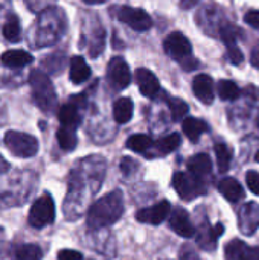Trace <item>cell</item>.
<instances>
[{
  "label": "cell",
  "mask_w": 259,
  "mask_h": 260,
  "mask_svg": "<svg viewBox=\"0 0 259 260\" xmlns=\"http://www.w3.org/2000/svg\"><path fill=\"white\" fill-rule=\"evenodd\" d=\"M124 213V198L119 190L110 192L98 200L87 213L89 229L98 230L114 224Z\"/></svg>",
  "instance_id": "cell-1"
},
{
  "label": "cell",
  "mask_w": 259,
  "mask_h": 260,
  "mask_svg": "<svg viewBox=\"0 0 259 260\" xmlns=\"http://www.w3.org/2000/svg\"><path fill=\"white\" fill-rule=\"evenodd\" d=\"M32 99L35 105L46 114H52L56 110V93L49 76L41 70H32L29 76Z\"/></svg>",
  "instance_id": "cell-2"
},
{
  "label": "cell",
  "mask_w": 259,
  "mask_h": 260,
  "mask_svg": "<svg viewBox=\"0 0 259 260\" xmlns=\"http://www.w3.org/2000/svg\"><path fill=\"white\" fill-rule=\"evenodd\" d=\"M5 145L20 158H31L38 152V140L34 136L20 131H8L5 134Z\"/></svg>",
  "instance_id": "cell-3"
},
{
  "label": "cell",
  "mask_w": 259,
  "mask_h": 260,
  "mask_svg": "<svg viewBox=\"0 0 259 260\" xmlns=\"http://www.w3.org/2000/svg\"><path fill=\"white\" fill-rule=\"evenodd\" d=\"M55 221V203L50 193L41 195L31 207L27 222L34 229H43Z\"/></svg>",
  "instance_id": "cell-4"
},
{
  "label": "cell",
  "mask_w": 259,
  "mask_h": 260,
  "mask_svg": "<svg viewBox=\"0 0 259 260\" xmlns=\"http://www.w3.org/2000/svg\"><path fill=\"white\" fill-rule=\"evenodd\" d=\"M118 18L136 32H147L153 26L151 17L140 8L122 6L118 11Z\"/></svg>",
  "instance_id": "cell-5"
},
{
  "label": "cell",
  "mask_w": 259,
  "mask_h": 260,
  "mask_svg": "<svg viewBox=\"0 0 259 260\" xmlns=\"http://www.w3.org/2000/svg\"><path fill=\"white\" fill-rule=\"evenodd\" d=\"M107 76L111 82V85L118 90H124L131 82V72L128 64L122 56L111 58L107 67Z\"/></svg>",
  "instance_id": "cell-6"
},
{
  "label": "cell",
  "mask_w": 259,
  "mask_h": 260,
  "mask_svg": "<svg viewBox=\"0 0 259 260\" xmlns=\"http://www.w3.org/2000/svg\"><path fill=\"white\" fill-rule=\"evenodd\" d=\"M163 47L169 56H172L174 59H179V61L189 58L192 53V46H191L189 40L182 32L169 34L163 41Z\"/></svg>",
  "instance_id": "cell-7"
},
{
  "label": "cell",
  "mask_w": 259,
  "mask_h": 260,
  "mask_svg": "<svg viewBox=\"0 0 259 260\" xmlns=\"http://www.w3.org/2000/svg\"><path fill=\"white\" fill-rule=\"evenodd\" d=\"M171 213V204L169 201L163 200L151 207H147V209H142L137 212L136 215V219L139 222H145V224H151V225H159L160 222H163L168 215Z\"/></svg>",
  "instance_id": "cell-8"
},
{
  "label": "cell",
  "mask_w": 259,
  "mask_h": 260,
  "mask_svg": "<svg viewBox=\"0 0 259 260\" xmlns=\"http://www.w3.org/2000/svg\"><path fill=\"white\" fill-rule=\"evenodd\" d=\"M169 227L180 238L189 239V238H192L195 235V229H194V225L191 222V218H189L188 212L180 209V207H177L172 212V215L169 218Z\"/></svg>",
  "instance_id": "cell-9"
},
{
  "label": "cell",
  "mask_w": 259,
  "mask_h": 260,
  "mask_svg": "<svg viewBox=\"0 0 259 260\" xmlns=\"http://www.w3.org/2000/svg\"><path fill=\"white\" fill-rule=\"evenodd\" d=\"M172 184L176 192L186 201H191L195 195L200 193L198 190V184H197V178L195 177H188L183 172H176L172 177Z\"/></svg>",
  "instance_id": "cell-10"
},
{
  "label": "cell",
  "mask_w": 259,
  "mask_h": 260,
  "mask_svg": "<svg viewBox=\"0 0 259 260\" xmlns=\"http://www.w3.org/2000/svg\"><path fill=\"white\" fill-rule=\"evenodd\" d=\"M227 260H259V247H249L241 241H232L226 247Z\"/></svg>",
  "instance_id": "cell-11"
},
{
  "label": "cell",
  "mask_w": 259,
  "mask_h": 260,
  "mask_svg": "<svg viewBox=\"0 0 259 260\" xmlns=\"http://www.w3.org/2000/svg\"><path fill=\"white\" fill-rule=\"evenodd\" d=\"M136 81L139 85L140 93L145 98H156L159 90H160V84L159 79L156 78V75L148 70V69H139L136 72Z\"/></svg>",
  "instance_id": "cell-12"
},
{
  "label": "cell",
  "mask_w": 259,
  "mask_h": 260,
  "mask_svg": "<svg viewBox=\"0 0 259 260\" xmlns=\"http://www.w3.org/2000/svg\"><path fill=\"white\" fill-rule=\"evenodd\" d=\"M192 90L200 102H203L206 105L214 102V81L211 76H208L205 73L198 75L192 82Z\"/></svg>",
  "instance_id": "cell-13"
},
{
  "label": "cell",
  "mask_w": 259,
  "mask_h": 260,
  "mask_svg": "<svg viewBox=\"0 0 259 260\" xmlns=\"http://www.w3.org/2000/svg\"><path fill=\"white\" fill-rule=\"evenodd\" d=\"M58 119H60V122H61V126L76 129V128L79 126V123H81L79 107L69 101L67 104H64V105L60 108V111H58Z\"/></svg>",
  "instance_id": "cell-14"
},
{
  "label": "cell",
  "mask_w": 259,
  "mask_h": 260,
  "mask_svg": "<svg viewBox=\"0 0 259 260\" xmlns=\"http://www.w3.org/2000/svg\"><path fill=\"white\" fill-rule=\"evenodd\" d=\"M218 190L231 203H237V201H240V200H243L246 197L244 187L235 178H224V180H221L220 184H218Z\"/></svg>",
  "instance_id": "cell-15"
},
{
  "label": "cell",
  "mask_w": 259,
  "mask_h": 260,
  "mask_svg": "<svg viewBox=\"0 0 259 260\" xmlns=\"http://www.w3.org/2000/svg\"><path fill=\"white\" fill-rule=\"evenodd\" d=\"M188 169L195 178H203L212 171V161L208 154H197L188 160Z\"/></svg>",
  "instance_id": "cell-16"
},
{
  "label": "cell",
  "mask_w": 259,
  "mask_h": 260,
  "mask_svg": "<svg viewBox=\"0 0 259 260\" xmlns=\"http://www.w3.org/2000/svg\"><path fill=\"white\" fill-rule=\"evenodd\" d=\"M32 55L24 50H8L2 55V64L9 69H21L32 62Z\"/></svg>",
  "instance_id": "cell-17"
},
{
  "label": "cell",
  "mask_w": 259,
  "mask_h": 260,
  "mask_svg": "<svg viewBox=\"0 0 259 260\" xmlns=\"http://www.w3.org/2000/svg\"><path fill=\"white\" fill-rule=\"evenodd\" d=\"M90 78V67L82 56H73L70 59V81L73 84H82Z\"/></svg>",
  "instance_id": "cell-18"
},
{
  "label": "cell",
  "mask_w": 259,
  "mask_h": 260,
  "mask_svg": "<svg viewBox=\"0 0 259 260\" xmlns=\"http://www.w3.org/2000/svg\"><path fill=\"white\" fill-rule=\"evenodd\" d=\"M183 133L191 142H197L205 133H208L209 126L205 120L195 119V117H186L183 120Z\"/></svg>",
  "instance_id": "cell-19"
},
{
  "label": "cell",
  "mask_w": 259,
  "mask_h": 260,
  "mask_svg": "<svg viewBox=\"0 0 259 260\" xmlns=\"http://www.w3.org/2000/svg\"><path fill=\"white\" fill-rule=\"evenodd\" d=\"M134 111L133 101L130 98H121L113 105V117L118 123H127L131 120Z\"/></svg>",
  "instance_id": "cell-20"
},
{
  "label": "cell",
  "mask_w": 259,
  "mask_h": 260,
  "mask_svg": "<svg viewBox=\"0 0 259 260\" xmlns=\"http://www.w3.org/2000/svg\"><path fill=\"white\" fill-rule=\"evenodd\" d=\"M43 251L35 244H21L12 250V260H41Z\"/></svg>",
  "instance_id": "cell-21"
},
{
  "label": "cell",
  "mask_w": 259,
  "mask_h": 260,
  "mask_svg": "<svg viewBox=\"0 0 259 260\" xmlns=\"http://www.w3.org/2000/svg\"><path fill=\"white\" fill-rule=\"evenodd\" d=\"M214 151H215V155H217V163H218V169H220V172H221V174L227 172V171H229V168H231L232 157H234V154H232L231 148H229L226 143L218 142V143H215Z\"/></svg>",
  "instance_id": "cell-22"
},
{
  "label": "cell",
  "mask_w": 259,
  "mask_h": 260,
  "mask_svg": "<svg viewBox=\"0 0 259 260\" xmlns=\"http://www.w3.org/2000/svg\"><path fill=\"white\" fill-rule=\"evenodd\" d=\"M56 139H58V145L63 151H73L78 145L76 133L72 128L61 126L56 133Z\"/></svg>",
  "instance_id": "cell-23"
},
{
  "label": "cell",
  "mask_w": 259,
  "mask_h": 260,
  "mask_svg": "<svg viewBox=\"0 0 259 260\" xmlns=\"http://www.w3.org/2000/svg\"><path fill=\"white\" fill-rule=\"evenodd\" d=\"M246 224L243 232L247 230V225H252V233L259 227V206L256 204H247L241 210V225Z\"/></svg>",
  "instance_id": "cell-24"
},
{
  "label": "cell",
  "mask_w": 259,
  "mask_h": 260,
  "mask_svg": "<svg viewBox=\"0 0 259 260\" xmlns=\"http://www.w3.org/2000/svg\"><path fill=\"white\" fill-rule=\"evenodd\" d=\"M21 27H20V21H18V18H17V15H9L8 17V20H6V23H5V26H3V37L8 40V41H11V43H17V41H20V38H21Z\"/></svg>",
  "instance_id": "cell-25"
},
{
  "label": "cell",
  "mask_w": 259,
  "mask_h": 260,
  "mask_svg": "<svg viewBox=\"0 0 259 260\" xmlns=\"http://www.w3.org/2000/svg\"><path fill=\"white\" fill-rule=\"evenodd\" d=\"M218 96L223 99V101H235L240 98L241 94V90L240 87L234 82V81H229V79H223L218 82Z\"/></svg>",
  "instance_id": "cell-26"
},
{
  "label": "cell",
  "mask_w": 259,
  "mask_h": 260,
  "mask_svg": "<svg viewBox=\"0 0 259 260\" xmlns=\"http://www.w3.org/2000/svg\"><path fill=\"white\" fill-rule=\"evenodd\" d=\"M153 146V140L147 134H134L127 140V148L134 152H145Z\"/></svg>",
  "instance_id": "cell-27"
},
{
  "label": "cell",
  "mask_w": 259,
  "mask_h": 260,
  "mask_svg": "<svg viewBox=\"0 0 259 260\" xmlns=\"http://www.w3.org/2000/svg\"><path fill=\"white\" fill-rule=\"evenodd\" d=\"M180 143H182L180 136H179L177 133H172V134H168L166 137H163L162 140H159L156 146H157L159 152H162V154H169V152L176 151V149L180 146Z\"/></svg>",
  "instance_id": "cell-28"
},
{
  "label": "cell",
  "mask_w": 259,
  "mask_h": 260,
  "mask_svg": "<svg viewBox=\"0 0 259 260\" xmlns=\"http://www.w3.org/2000/svg\"><path fill=\"white\" fill-rule=\"evenodd\" d=\"M168 105H169V110H171V116H172V120L179 122V120H183L185 116L188 114V104L183 101V99H179V98H172L168 101Z\"/></svg>",
  "instance_id": "cell-29"
},
{
  "label": "cell",
  "mask_w": 259,
  "mask_h": 260,
  "mask_svg": "<svg viewBox=\"0 0 259 260\" xmlns=\"http://www.w3.org/2000/svg\"><path fill=\"white\" fill-rule=\"evenodd\" d=\"M43 66L50 70L52 73H58L63 67H64V55L61 53H53L50 56H47L44 61H43Z\"/></svg>",
  "instance_id": "cell-30"
},
{
  "label": "cell",
  "mask_w": 259,
  "mask_h": 260,
  "mask_svg": "<svg viewBox=\"0 0 259 260\" xmlns=\"http://www.w3.org/2000/svg\"><path fill=\"white\" fill-rule=\"evenodd\" d=\"M238 34H241L240 29L235 27V26H232V24H226L224 27H221V38H223V41L226 43V46H229V44H237Z\"/></svg>",
  "instance_id": "cell-31"
},
{
  "label": "cell",
  "mask_w": 259,
  "mask_h": 260,
  "mask_svg": "<svg viewBox=\"0 0 259 260\" xmlns=\"http://www.w3.org/2000/svg\"><path fill=\"white\" fill-rule=\"evenodd\" d=\"M246 181H247V186L249 189L255 193L259 195V174L255 171H249L247 175H246Z\"/></svg>",
  "instance_id": "cell-32"
},
{
  "label": "cell",
  "mask_w": 259,
  "mask_h": 260,
  "mask_svg": "<svg viewBox=\"0 0 259 260\" xmlns=\"http://www.w3.org/2000/svg\"><path fill=\"white\" fill-rule=\"evenodd\" d=\"M227 55H229V58H231V61H232L234 64H241L243 59H244L243 52L238 49L237 44H229V46H227Z\"/></svg>",
  "instance_id": "cell-33"
},
{
  "label": "cell",
  "mask_w": 259,
  "mask_h": 260,
  "mask_svg": "<svg viewBox=\"0 0 259 260\" xmlns=\"http://www.w3.org/2000/svg\"><path fill=\"white\" fill-rule=\"evenodd\" d=\"M58 260H82V254L75 250H61L58 253Z\"/></svg>",
  "instance_id": "cell-34"
},
{
  "label": "cell",
  "mask_w": 259,
  "mask_h": 260,
  "mask_svg": "<svg viewBox=\"0 0 259 260\" xmlns=\"http://www.w3.org/2000/svg\"><path fill=\"white\" fill-rule=\"evenodd\" d=\"M244 21L252 26L253 29L259 30V11H249L246 15H244Z\"/></svg>",
  "instance_id": "cell-35"
},
{
  "label": "cell",
  "mask_w": 259,
  "mask_h": 260,
  "mask_svg": "<svg viewBox=\"0 0 259 260\" xmlns=\"http://www.w3.org/2000/svg\"><path fill=\"white\" fill-rule=\"evenodd\" d=\"M131 168H134V161H133L130 157L122 158V161H121V171H122L125 175H128V174L131 172Z\"/></svg>",
  "instance_id": "cell-36"
},
{
  "label": "cell",
  "mask_w": 259,
  "mask_h": 260,
  "mask_svg": "<svg viewBox=\"0 0 259 260\" xmlns=\"http://www.w3.org/2000/svg\"><path fill=\"white\" fill-rule=\"evenodd\" d=\"M250 62L255 69H259V43L252 49V55H250Z\"/></svg>",
  "instance_id": "cell-37"
},
{
  "label": "cell",
  "mask_w": 259,
  "mask_h": 260,
  "mask_svg": "<svg viewBox=\"0 0 259 260\" xmlns=\"http://www.w3.org/2000/svg\"><path fill=\"white\" fill-rule=\"evenodd\" d=\"M182 66H183V69H186L188 72H191V70H194V69H197V67H198V62L189 56V58H186V59H183V61H182Z\"/></svg>",
  "instance_id": "cell-38"
},
{
  "label": "cell",
  "mask_w": 259,
  "mask_h": 260,
  "mask_svg": "<svg viewBox=\"0 0 259 260\" xmlns=\"http://www.w3.org/2000/svg\"><path fill=\"white\" fill-rule=\"evenodd\" d=\"M200 0H180V8L183 9H192L194 6H197Z\"/></svg>",
  "instance_id": "cell-39"
},
{
  "label": "cell",
  "mask_w": 259,
  "mask_h": 260,
  "mask_svg": "<svg viewBox=\"0 0 259 260\" xmlns=\"http://www.w3.org/2000/svg\"><path fill=\"white\" fill-rule=\"evenodd\" d=\"M212 232H214V236H215V238H218V236H221V235H223V232H224V225H223L221 222H218V224L214 227V230H212Z\"/></svg>",
  "instance_id": "cell-40"
},
{
  "label": "cell",
  "mask_w": 259,
  "mask_h": 260,
  "mask_svg": "<svg viewBox=\"0 0 259 260\" xmlns=\"http://www.w3.org/2000/svg\"><path fill=\"white\" fill-rule=\"evenodd\" d=\"M8 169H9V165H8V163H6V161H5V160L0 157V174L6 172Z\"/></svg>",
  "instance_id": "cell-41"
},
{
  "label": "cell",
  "mask_w": 259,
  "mask_h": 260,
  "mask_svg": "<svg viewBox=\"0 0 259 260\" xmlns=\"http://www.w3.org/2000/svg\"><path fill=\"white\" fill-rule=\"evenodd\" d=\"M82 2L87 3V5H99V3H104L107 0H82Z\"/></svg>",
  "instance_id": "cell-42"
},
{
  "label": "cell",
  "mask_w": 259,
  "mask_h": 260,
  "mask_svg": "<svg viewBox=\"0 0 259 260\" xmlns=\"http://www.w3.org/2000/svg\"><path fill=\"white\" fill-rule=\"evenodd\" d=\"M6 204H8V201L5 200V197L0 195V207H2V206H6Z\"/></svg>",
  "instance_id": "cell-43"
},
{
  "label": "cell",
  "mask_w": 259,
  "mask_h": 260,
  "mask_svg": "<svg viewBox=\"0 0 259 260\" xmlns=\"http://www.w3.org/2000/svg\"><path fill=\"white\" fill-rule=\"evenodd\" d=\"M2 244H3V230L0 229V247H2Z\"/></svg>",
  "instance_id": "cell-44"
},
{
  "label": "cell",
  "mask_w": 259,
  "mask_h": 260,
  "mask_svg": "<svg viewBox=\"0 0 259 260\" xmlns=\"http://www.w3.org/2000/svg\"><path fill=\"white\" fill-rule=\"evenodd\" d=\"M256 126L259 128V116H258V119H256Z\"/></svg>",
  "instance_id": "cell-45"
},
{
  "label": "cell",
  "mask_w": 259,
  "mask_h": 260,
  "mask_svg": "<svg viewBox=\"0 0 259 260\" xmlns=\"http://www.w3.org/2000/svg\"><path fill=\"white\" fill-rule=\"evenodd\" d=\"M256 160H258V161H259V152H258V154H256Z\"/></svg>",
  "instance_id": "cell-46"
}]
</instances>
